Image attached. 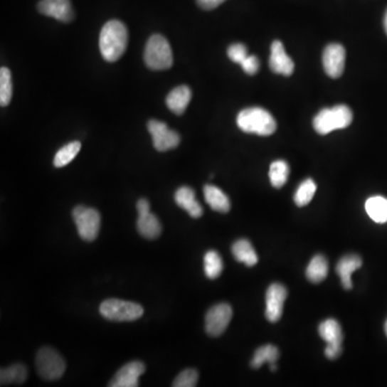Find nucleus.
<instances>
[{
    "instance_id": "9",
    "label": "nucleus",
    "mask_w": 387,
    "mask_h": 387,
    "mask_svg": "<svg viewBox=\"0 0 387 387\" xmlns=\"http://www.w3.org/2000/svg\"><path fill=\"white\" fill-rule=\"evenodd\" d=\"M138 221L137 229L147 239H157L161 233V224L157 216L151 212L150 203L147 199H139L137 203Z\"/></svg>"
},
{
    "instance_id": "4",
    "label": "nucleus",
    "mask_w": 387,
    "mask_h": 387,
    "mask_svg": "<svg viewBox=\"0 0 387 387\" xmlns=\"http://www.w3.org/2000/svg\"><path fill=\"white\" fill-rule=\"evenodd\" d=\"M144 62L152 70H167L174 64L169 42L161 35H153L147 42Z\"/></svg>"
},
{
    "instance_id": "6",
    "label": "nucleus",
    "mask_w": 387,
    "mask_h": 387,
    "mask_svg": "<svg viewBox=\"0 0 387 387\" xmlns=\"http://www.w3.org/2000/svg\"><path fill=\"white\" fill-rule=\"evenodd\" d=\"M100 314L105 319L115 322H132L143 315V308L139 304L121 299H108L100 307Z\"/></svg>"
},
{
    "instance_id": "11",
    "label": "nucleus",
    "mask_w": 387,
    "mask_h": 387,
    "mask_svg": "<svg viewBox=\"0 0 387 387\" xmlns=\"http://www.w3.org/2000/svg\"><path fill=\"white\" fill-rule=\"evenodd\" d=\"M233 317V309L228 304H218L210 308L206 315V332L210 336L224 334Z\"/></svg>"
},
{
    "instance_id": "8",
    "label": "nucleus",
    "mask_w": 387,
    "mask_h": 387,
    "mask_svg": "<svg viewBox=\"0 0 387 387\" xmlns=\"http://www.w3.org/2000/svg\"><path fill=\"white\" fill-rule=\"evenodd\" d=\"M319 336L325 340V355L328 359H336L342 353V329L336 319H329L321 323L319 327Z\"/></svg>"
},
{
    "instance_id": "28",
    "label": "nucleus",
    "mask_w": 387,
    "mask_h": 387,
    "mask_svg": "<svg viewBox=\"0 0 387 387\" xmlns=\"http://www.w3.org/2000/svg\"><path fill=\"white\" fill-rule=\"evenodd\" d=\"M315 191H317V184L312 179H307L298 187L294 195V201L298 207H304L309 205L310 201L314 197Z\"/></svg>"
},
{
    "instance_id": "10",
    "label": "nucleus",
    "mask_w": 387,
    "mask_h": 387,
    "mask_svg": "<svg viewBox=\"0 0 387 387\" xmlns=\"http://www.w3.org/2000/svg\"><path fill=\"white\" fill-rule=\"evenodd\" d=\"M148 128L153 138V145L159 152L174 150L180 144L181 138L178 132L170 129L164 122L151 120Z\"/></svg>"
},
{
    "instance_id": "24",
    "label": "nucleus",
    "mask_w": 387,
    "mask_h": 387,
    "mask_svg": "<svg viewBox=\"0 0 387 387\" xmlns=\"http://www.w3.org/2000/svg\"><path fill=\"white\" fill-rule=\"evenodd\" d=\"M27 368L22 364H16L8 368H3L0 371L1 385L23 384L27 380Z\"/></svg>"
},
{
    "instance_id": "13",
    "label": "nucleus",
    "mask_w": 387,
    "mask_h": 387,
    "mask_svg": "<svg viewBox=\"0 0 387 387\" xmlns=\"http://www.w3.org/2000/svg\"><path fill=\"white\" fill-rule=\"evenodd\" d=\"M287 297V290L285 286L279 283H273L269 286L266 293V319L270 323H277L282 317L284 302Z\"/></svg>"
},
{
    "instance_id": "36",
    "label": "nucleus",
    "mask_w": 387,
    "mask_h": 387,
    "mask_svg": "<svg viewBox=\"0 0 387 387\" xmlns=\"http://www.w3.org/2000/svg\"><path fill=\"white\" fill-rule=\"evenodd\" d=\"M384 329H385V334H386V336H387V321H386V323H385Z\"/></svg>"
},
{
    "instance_id": "12",
    "label": "nucleus",
    "mask_w": 387,
    "mask_h": 387,
    "mask_svg": "<svg viewBox=\"0 0 387 387\" xmlns=\"http://www.w3.org/2000/svg\"><path fill=\"white\" fill-rule=\"evenodd\" d=\"M323 66L328 77L338 79L344 75L346 66V48L339 43H330L323 53Z\"/></svg>"
},
{
    "instance_id": "16",
    "label": "nucleus",
    "mask_w": 387,
    "mask_h": 387,
    "mask_svg": "<svg viewBox=\"0 0 387 387\" xmlns=\"http://www.w3.org/2000/svg\"><path fill=\"white\" fill-rule=\"evenodd\" d=\"M145 371L144 364L139 361H130L115 373L109 386L136 387L139 385V378Z\"/></svg>"
},
{
    "instance_id": "23",
    "label": "nucleus",
    "mask_w": 387,
    "mask_h": 387,
    "mask_svg": "<svg viewBox=\"0 0 387 387\" xmlns=\"http://www.w3.org/2000/svg\"><path fill=\"white\" fill-rule=\"evenodd\" d=\"M366 211L373 222L387 223V199L382 196L370 197L366 201Z\"/></svg>"
},
{
    "instance_id": "22",
    "label": "nucleus",
    "mask_w": 387,
    "mask_h": 387,
    "mask_svg": "<svg viewBox=\"0 0 387 387\" xmlns=\"http://www.w3.org/2000/svg\"><path fill=\"white\" fill-rule=\"evenodd\" d=\"M279 356L280 352L277 346H271V344L262 346L254 354L253 359L251 361V367L253 369H258L265 363H268L271 371H277V361L279 359Z\"/></svg>"
},
{
    "instance_id": "32",
    "label": "nucleus",
    "mask_w": 387,
    "mask_h": 387,
    "mask_svg": "<svg viewBox=\"0 0 387 387\" xmlns=\"http://www.w3.org/2000/svg\"><path fill=\"white\" fill-rule=\"evenodd\" d=\"M227 55L233 63L241 64L249 56L248 48L245 44L233 43L227 50Z\"/></svg>"
},
{
    "instance_id": "1",
    "label": "nucleus",
    "mask_w": 387,
    "mask_h": 387,
    "mask_svg": "<svg viewBox=\"0 0 387 387\" xmlns=\"http://www.w3.org/2000/svg\"><path fill=\"white\" fill-rule=\"evenodd\" d=\"M127 42L125 24L119 20L109 21L100 33V48L102 58L109 63L117 62L125 53Z\"/></svg>"
},
{
    "instance_id": "25",
    "label": "nucleus",
    "mask_w": 387,
    "mask_h": 387,
    "mask_svg": "<svg viewBox=\"0 0 387 387\" xmlns=\"http://www.w3.org/2000/svg\"><path fill=\"white\" fill-rule=\"evenodd\" d=\"M328 275V262L323 255H315L311 260L308 268L306 270V275L309 281L312 283H319L326 279Z\"/></svg>"
},
{
    "instance_id": "21",
    "label": "nucleus",
    "mask_w": 387,
    "mask_h": 387,
    "mask_svg": "<svg viewBox=\"0 0 387 387\" xmlns=\"http://www.w3.org/2000/svg\"><path fill=\"white\" fill-rule=\"evenodd\" d=\"M231 252L238 262L243 263L248 267H253L258 264V254L249 240L239 239L235 241L231 248Z\"/></svg>"
},
{
    "instance_id": "29",
    "label": "nucleus",
    "mask_w": 387,
    "mask_h": 387,
    "mask_svg": "<svg viewBox=\"0 0 387 387\" xmlns=\"http://www.w3.org/2000/svg\"><path fill=\"white\" fill-rule=\"evenodd\" d=\"M12 80L9 69L3 67L0 69V105L7 107L12 98Z\"/></svg>"
},
{
    "instance_id": "18",
    "label": "nucleus",
    "mask_w": 387,
    "mask_h": 387,
    "mask_svg": "<svg viewBox=\"0 0 387 387\" xmlns=\"http://www.w3.org/2000/svg\"><path fill=\"white\" fill-rule=\"evenodd\" d=\"M361 266L363 260L356 254H349L339 260L336 271L346 290H351L353 287L352 275Z\"/></svg>"
},
{
    "instance_id": "20",
    "label": "nucleus",
    "mask_w": 387,
    "mask_h": 387,
    "mask_svg": "<svg viewBox=\"0 0 387 387\" xmlns=\"http://www.w3.org/2000/svg\"><path fill=\"white\" fill-rule=\"evenodd\" d=\"M203 194L206 201L214 211L227 213L230 210V201L222 189L214 185L208 184L203 189Z\"/></svg>"
},
{
    "instance_id": "7",
    "label": "nucleus",
    "mask_w": 387,
    "mask_h": 387,
    "mask_svg": "<svg viewBox=\"0 0 387 387\" xmlns=\"http://www.w3.org/2000/svg\"><path fill=\"white\" fill-rule=\"evenodd\" d=\"M73 220L77 225L80 238L85 241H94L100 233V214L94 208L78 206L73 211Z\"/></svg>"
},
{
    "instance_id": "14",
    "label": "nucleus",
    "mask_w": 387,
    "mask_h": 387,
    "mask_svg": "<svg viewBox=\"0 0 387 387\" xmlns=\"http://www.w3.org/2000/svg\"><path fill=\"white\" fill-rule=\"evenodd\" d=\"M38 11L64 23L71 22L75 18L70 0H41L38 4Z\"/></svg>"
},
{
    "instance_id": "30",
    "label": "nucleus",
    "mask_w": 387,
    "mask_h": 387,
    "mask_svg": "<svg viewBox=\"0 0 387 387\" xmlns=\"http://www.w3.org/2000/svg\"><path fill=\"white\" fill-rule=\"evenodd\" d=\"M223 271V260L216 251H209L205 255V273L209 279H218Z\"/></svg>"
},
{
    "instance_id": "35",
    "label": "nucleus",
    "mask_w": 387,
    "mask_h": 387,
    "mask_svg": "<svg viewBox=\"0 0 387 387\" xmlns=\"http://www.w3.org/2000/svg\"><path fill=\"white\" fill-rule=\"evenodd\" d=\"M384 27H385V31H386V33H387V11H386V14H385Z\"/></svg>"
},
{
    "instance_id": "33",
    "label": "nucleus",
    "mask_w": 387,
    "mask_h": 387,
    "mask_svg": "<svg viewBox=\"0 0 387 387\" xmlns=\"http://www.w3.org/2000/svg\"><path fill=\"white\" fill-rule=\"evenodd\" d=\"M240 65H241L242 69H243V71H245V73H248V75H254L258 73L260 63V60H258L255 55H249Z\"/></svg>"
},
{
    "instance_id": "34",
    "label": "nucleus",
    "mask_w": 387,
    "mask_h": 387,
    "mask_svg": "<svg viewBox=\"0 0 387 387\" xmlns=\"http://www.w3.org/2000/svg\"><path fill=\"white\" fill-rule=\"evenodd\" d=\"M226 0H197L199 7L203 10H213L222 5Z\"/></svg>"
},
{
    "instance_id": "26",
    "label": "nucleus",
    "mask_w": 387,
    "mask_h": 387,
    "mask_svg": "<svg viewBox=\"0 0 387 387\" xmlns=\"http://www.w3.org/2000/svg\"><path fill=\"white\" fill-rule=\"evenodd\" d=\"M288 176H290V166L285 161L277 159L273 161L269 169V179H270L271 185L275 189H281L287 182Z\"/></svg>"
},
{
    "instance_id": "15",
    "label": "nucleus",
    "mask_w": 387,
    "mask_h": 387,
    "mask_svg": "<svg viewBox=\"0 0 387 387\" xmlns=\"http://www.w3.org/2000/svg\"><path fill=\"white\" fill-rule=\"evenodd\" d=\"M269 66H270L271 70L277 75H285V77L293 75L295 64H294L293 60L286 54L283 43L279 40H275L271 44Z\"/></svg>"
},
{
    "instance_id": "17",
    "label": "nucleus",
    "mask_w": 387,
    "mask_h": 387,
    "mask_svg": "<svg viewBox=\"0 0 387 387\" xmlns=\"http://www.w3.org/2000/svg\"><path fill=\"white\" fill-rule=\"evenodd\" d=\"M174 201H176V205L184 209L191 218H199L203 216V207L197 201L195 191L191 187H180L174 194Z\"/></svg>"
},
{
    "instance_id": "3",
    "label": "nucleus",
    "mask_w": 387,
    "mask_h": 387,
    "mask_svg": "<svg viewBox=\"0 0 387 387\" xmlns=\"http://www.w3.org/2000/svg\"><path fill=\"white\" fill-rule=\"evenodd\" d=\"M353 121L352 110L346 105L325 108L313 120V127L319 134H327L336 129L349 127Z\"/></svg>"
},
{
    "instance_id": "5",
    "label": "nucleus",
    "mask_w": 387,
    "mask_h": 387,
    "mask_svg": "<svg viewBox=\"0 0 387 387\" xmlns=\"http://www.w3.org/2000/svg\"><path fill=\"white\" fill-rule=\"evenodd\" d=\"M38 374L46 381H55L62 378L66 371V363L62 355L52 348H42L36 356Z\"/></svg>"
},
{
    "instance_id": "19",
    "label": "nucleus",
    "mask_w": 387,
    "mask_h": 387,
    "mask_svg": "<svg viewBox=\"0 0 387 387\" xmlns=\"http://www.w3.org/2000/svg\"><path fill=\"white\" fill-rule=\"evenodd\" d=\"M191 100V90L189 86L181 85L174 88L166 98L168 108L174 115H181L185 112Z\"/></svg>"
},
{
    "instance_id": "2",
    "label": "nucleus",
    "mask_w": 387,
    "mask_h": 387,
    "mask_svg": "<svg viewBox=\"0 0 387 387\" xmlns=\"http://www.w3.org/2000/svg\"><path fill=\"white\" fill-rule=\"evenodd\" d=\"M237 125L242 132L258 136H270L277 130L275 117L260 107H252L242 110L238 115Z\"/></svg>"
},
{
    "instance_id": "31",
    "label": "nucleus",
    "mask_w": 387,
    "mask_h": 387,
    "mask_svg": "<svg viewBox=\"0 0 387 387\" xmlns=\"http://www.w3.org/2000/svg\"><path fill=\"white\" fill-rule=\"evenodd\" d=\"M199 374L197 370L185 369L174 378V387H195L198 382Z\"/></svg>"
},
{
    "instance_id": "27",
    "label": "nucleus",
    "mask_w": 387,
    "mask_h": 387,
    "mask_svg": "<svg viewBox=\"0 0 387 387\" xmlns=\"http://www.w3.org/2000/svg\"><path fill=\"white\" fill-rule=\"evenodd\" d=\"M80 150H81V143L79 141H73L65 145L56 153L54 157V166L56 168H62L68 165L75 159Z\"/></svg>"
}]
</instances>
